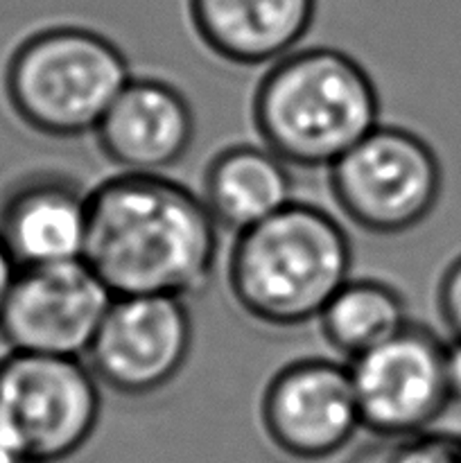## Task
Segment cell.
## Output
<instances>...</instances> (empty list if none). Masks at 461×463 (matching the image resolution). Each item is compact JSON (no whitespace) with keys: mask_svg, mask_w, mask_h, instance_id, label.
<instances>
[{"mask_svg":"<svg viewBox=\"0 0 461 463\" xmlns=\"http://www.w3.org/2000/svg\"><path fill=\"white\" fill-rule=\"evenodd\" d=\"M18 269H21V265L14 260L7 244H5L3 238H0V317H3L5 306H7L9 292H12L14 280H16L18 276Z\"/></svg>","mask_w":461,"mask_h":463,"instance_id":"ac0fdd59","label":"cell"},{"mask_svg":"<svg viewBox=\"0 0 461 463\" xmlns=\"http://www.w3.org/2000/svg\"><path fill=\"white\" fill-rule=\"evenodd\" d=\"M325 344L353 362L411 324L402 294L375 279H348L319 315Z\"/></svg>","mask_w":461,"mask_h":463,"instance_id":"9a60e30c","label":"cell"},{"mask_svg":"<svg viewBox=\"0 0 461 463\" xmlns=\"http://www.w3.org/2000/svg\"><path fill=\"white\" fill-rule=\"evenodd\" d=\"M193 348V317L179 297H113L86 360L120 396L161 392L183 371Z\"/></svg>","mask_w":461,"mask_h":463,"instance_id":"9c48e42d","label":"cell"},{"mask_svg":"<svg viewBox=\"0 0 461 463\" xmlns=\"http://www.w3.org/2000/svg\"><path fill=\"white\" fill-rule=\"evenodd\" d=\"M260 416L278 450L307 461L339 452L362 428L351 369L324 357L283 366L262 393Z\"/></svg>","mask_w":461,"mask_h":463,"instance_id":"30bf717a","label":"cell"},{"mask_svg":"<svg viewBox=\"0 0 461 463\" xmlns=\"http://www.w3.org/2000/svg\"><path fill=\"white\" fill-rule=\"evenodd\" d=\"M113 294L84 258L21 267L0 317L9 351L86 357Z\"/></svg>","mask_w":461,"mask_h":463,"instance_id":"ba28073f","label":"cell"},{"mask_svg":"<svg viewBox=\"0 0 461 463\" xmlns=\"http://www.w3.org/2000/svg\"><path fill=\"white\" fill-rule=\"evenodd\" d=\"M104 156L125 172L163 175L188 154L194 116L167 81L131 77L95 129Z\"/></svg>","mask_w":461,"mask_h":463,"instance_id":"8fae6325","label":"cell"},{"mask_svg":"<svg viewBox=\"0 0 461 463\" xmlns=\"http://www.w3.org/2000/svg\"><path fill=\"white\" fill-rule=\"evenodd\" d=\"M127 57L89 27L59 25L18 43L5 71V93L18 120L50 138L98 129L129 84Z\"/></svg>","mask_w":461,"mask_h":463,"instance_id":"277c9868","label":"cell"},{"mask_svg":"<svg viewBox=\"0 0 461 463\" xmlns=\"http://www.w3.org/2000/svg\"><path fill=\"white\" fill-rule=\"evenodd\" d=\"M353 249L343 226L324 208L292 202L235 235L226 283L249 319L298 328L319 319L351 279Z\"/></svg>","mask_w":461,"mask_h":463,"instance_id":"7a4b0ae2","label":"cell"},{"mask_svg":"<svg viewBox=\"0 0 461 463\" xmlns=\"http://www.w3.org/2000/svg\"><path fill=\"white\" fill-rule=\"evenodd\" d=\"M446 371L447 383H450V392L455 401H461V344L447 342V355H446Z\"/></svg>","mask_w":461,"mask_h":463,"instance_id":"d6986e66","label":"cell"},{"mask_svg":"<svg viewBox=\"0 0 461 463\" xmlns=\"http://www.w3.org/2000/svg\"><path fill=\"white\" fill-rule=\"evenodd\" d=\"M89 193L61 175H30L0 202V238L21 267L84 258Z\"/></svg>","mask_w":461,"mask_h":463,"instance_id":"7c38bea8","label":"cell"},{"mask_svg":"<svg viewBox=\"0 0 461 463\" xmlns=\"http://www.w3.org/2000/svg\"><path fill=\"white\" fill-rule=\"evenodd\" d=\"M0 463H18L16 459H14V457L12 455H9V452L7 450H5V448L3 446H0Z\"/></svg>","mask_w":461,"mask_h":463,"instance_id":"ffe728a7","label":"cell"},{"mask_svg":"<svg viewBox=\"0 0 461 463\" xmlns=\"http://www.w3.org/2000/svg\"><path fill=\"white\" fill-rule=\"evenodd\" d=\"M447 342L411 321L373 351L348 362L362 428L414 437L455 402L446 371Z\"/></svg>","mask_w":461,"mask_h":463,"instance_id":"52a82bcc","label":"cell"},{"mask_svg":"<svg viewBox=\"0 0 461 463\" xmlns=\"http://www.w3.org/2000/svg\"><path fill=\"white\" fill-rule=\"evenodd\" d=\"M328 172L339 211L373 235L416 229L432 215L443 188L437 152L400 127L378 125Z\"/></svg>","mask_w":461,"mask_h":463,"instance_id":"8992f818","label":"cell"},{"mask_svg":"<svg viewBox=\"0 0 461 463\" xmlns=\"http://www.w3.org/2000/svg\"><path fill=\"white\" fill-rule=\"evenodd\" d=\"M369 72L334 48L294 50L269 68L253 95L265 147L296 167H330L380 125Z\"/></svg>","mask_w":461,"mask_h":463,"instance_id":"3957f363","label":"cell"},{"mask_svg":"<svg viewBox=\"0 0 461 463\" xmlns=\"http://www.w3.org/2000/svg\"><path fill=\"white\" fill-rule=\"evenodd\" d=\"M217 256L206 202L170 176L122 172L89 193L84 260L113 297H197Z\"/></svg>","mask_w":461,"mask_h":463,"instance_id":"6da1fadb","label":"cell"},{"mask_svg":"<svg viewBox=\"0 0 461 463\" xmlns=\"http://www.w3.org/2000/svg\"><path fill=\"white\" fill-rule=\"evenodd\" d=\"M292 172L269 147L235 145L203 176V202L220 229L242 233L292 203Z\"/></svg>","mask_w":461,"mask_h":463,"instance_id":"5bb4252c","label":"cell"},{"mask_svg":"<svg viewBox=\"0 0 461 463\" xmlns=\"http://www.w3.org/2000/svg\"><path fill=\"white\" fill-rule=\"evenodd\" d=\"M99 410V380L81 357L0 360V446L18 463L66 461L93 437Z\"/></svg>","mask_w":461,"mask_h":463,"instance_id":"5b68a950","label":"cell"},{"mask_svg":"<svg viewBox=\"0 0 461 463\" xmlns=\"http://www.w3.org/2000/svg\"><path fill=\"white\" fill-rule=\"evenodd\" d=\"M437 306L443 326L450 333V339L461 344V256L455 258L443 271L441 283H438Z\"/></svg>","mask_w":461,"mask_h":463,"instance_id":"e0dca14e","label":"cell"},{"mask_svg":"<svg viewBox=\"0 0 461 463\" xmlns=\"http://www.w3.org/2000/svg\"><path fill=\"white\" fill-rule=\"evenodd\" d=\"M202 43L238 66L276 63L294 52L315 23L316 0H188Z\"/></svg>","mask_w":461,"mask_h":463,"instance_id":"4fadbf2b","label":"cell"},{"mask_svg":"<svg viewBox=\"0 0 461 463\" xmlns=\"http://www.w3.org/2000/svg\"><path fill=\"white\" fill-rule=\"evenodd\" d=\"M387 463H461V439L447 434H414Z\"/></svg>","mask_w":461,"mask_h":463,"instance_id":"2e32d148","label":"cell"}]
</instances>
